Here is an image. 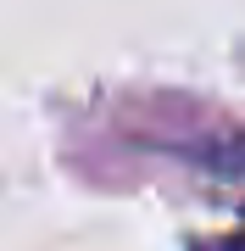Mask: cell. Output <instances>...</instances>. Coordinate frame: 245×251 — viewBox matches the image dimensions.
<instances>
[{
    "label": "cell",
    "instance_id": "6da1fadb",
    "mask_svg": "<svg viewBox=\"0 0 245 251\" xmlns=\"http://www.w3.org/2000/svg\"><path fill=\"white\" fill-rule=\"evenodd\" d=\"M195 251H245V229H234V234H218V240H200Z\"/></svg>",
    "mask_w": 245,
    "mask_h": 251
}]
</instances>
